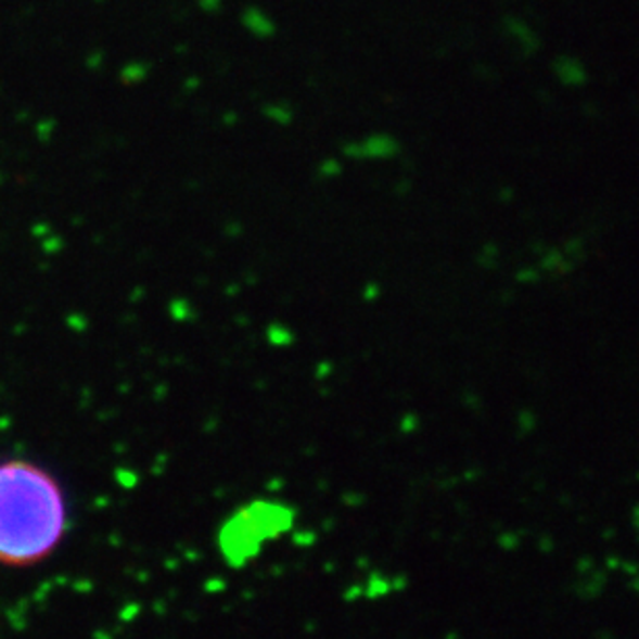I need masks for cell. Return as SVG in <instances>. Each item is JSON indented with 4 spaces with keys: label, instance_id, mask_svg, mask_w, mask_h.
I'll use <instances>...</instances> for the list:
<instances>
[{
    "label": "cell",
    "instance_id": "2",
    "mask_svg": "<svg viewBox=\"0 0 639 639\" xmlns=\"http://www.w3.org/2000/svg\"><path fill=\"white\" fill-rule=\"evenodd\" d=\"M606 573L600 571V568H588V571H582L579 573V579L575 584V593L582 598V600H593L598 598L600 593L604 592L606 588Z\"/></svg>",
    "mask_w": 639,
    "mask_h": 639
},
{
    "label": "cell",
    "instance_id": "4",
    "mask_svg": "<svg viewBox=\"0 0 639 639\" xmlns=\"http://www.w3.org/2000/svg\"><path fill=\"white\" fill-rule=\"evenodd\" d=\"M631 523H634V527H636L639 536V502L634 507V511H631Z\"/></svg>",
    "mask_w": 639,
    "mask_h": 639
},
{
    "label": "cell",
    "instance_id": "3",
    "mask_svg": "<svg viewBox=\"0 0 639 639\" xmlns=\"http://www.w3.org/2000/svg\"><path fill=\"white\" fill-rule=\"evenodd\" d=\"M554 69H557V75L561 77V81L567 84V86H579V84L586 81V72L575 59H568V56L559 59Z\"/></svg>",
    "mask_w": 639,
    "mask_h": 639
},
{
    "label": "cell",
    "instance_id": "1",
    "mask_svg": "<svg viewBox=\"0 0 639 639\" xmlns=\"http://www.w3.org/2000/svg\"><path fill=\"white\" fill-rule=\"evenodd\" d=\"M69 532V502L59 477L24 457L0 461V565L36 567Z\"/></svg>",
    "mask_w": 639,
    "mask_h": 639
}]
</instances>
